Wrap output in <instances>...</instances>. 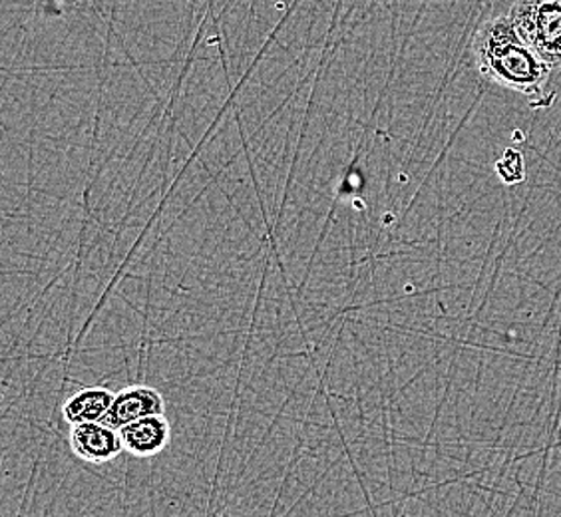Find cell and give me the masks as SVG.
I'll return each instance as SVG.
<instances>
[{
    "label": "cell",
    "instance_id": "1",
    "mask_svg": "<svg viewBox=\"0 0 561 517\" xmlns=\"http://www.w3.org/2000/svg\"><path fill=\"white\" fill-rule=\"evenodd\" d=\"M472 55L480 74L500 87L516 90L534 106H550L556 94L548 92L550 66L519 36L510 16L482 22L472 38Z\"/></svg>",
    "mask_w": 561,
    "mask_h": 517
},
{
    "label": "cell",
    "instance_id": "2",
    "mask_svg": "<svg viewBox=\"0 0 561 517\" xmlns=\"http://www.w3.org/2000/svg\"><path fill=\"white\" fill-rule=\"evenodd\" d=\"M507 16L546 65L560 68L561 0H516Z\"/></svg>",
    "mask_w": 561,
    "mask_h": 517
},
{
    "label": "cell",
    "instance_id": "3",
    "mask_svg": "<svg viewBox=\"0 0 561 517\" xmlns=\"http://www.w3.org/2000/svg\"><path fill=\"white\" fill-rule=\"evenodd\" d=\"M162 414H165V400L156 388L128 387L119 390L114 397L112 409L104 416L102 424H106L114 430H122L131 422H138L148 416H162Z\"/></svg>",
    "mask_w": 561,
    "mask_h": 517
},
{
    "label": "cell",
    "instance_id": "4",
    "mask_svg": "<svg viewBox=\"0 0 561 517\" xmlns=\"http://www.w3.org/2000/svg\"><path fill=\"white\" fill-rule=\"evenodd\" d=\"M70 446L80 460L90 463L112 462L124 450L119 430L102 422L76 424L70 430Z\"/></svg>",
    "mask_w": 561,
    "mask_h": 517
},
{
    "label": "cell",
    "instance_id": "5",
    "mask_svg": "<svg viewBox=\"0 0 561 517\" xmlns=\"http://www.w3.org/2000/svg\"><path fill=\"white\" fill-rule=\"evenodd\" d=\"M124 450L138 456V458H151L162 452L172 438V426L162 416H148L138 422H131L119 430Z\"/></svg>",
    "mask_w": 561,
    "mask_h": 517
},
{
    "label": "cell",
    "instance_id": "6",
    "mask_svg": "<svg viewBox=\"0 0 561 517\" xmlns=\"http://www.w3.org/2000/svg\"><path fill=\"white\" fill-rule=\"evenodd\" d=\"M114 397L116 394H112L108 388H82L76 392L75 397L66 400L62 414L66 422H70L72 426L88 424V422H102L112 409Z\"/></svg>",
    "mask_w": 561,
    "mask_h": 517
}]
</instances>
